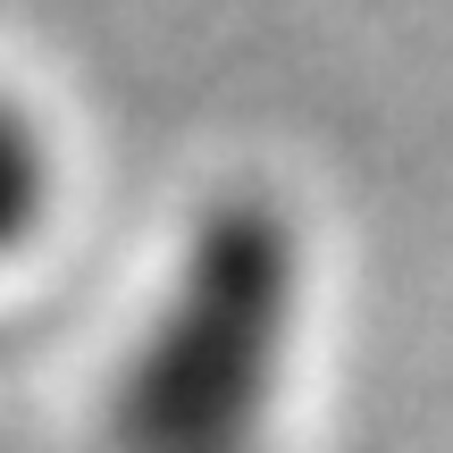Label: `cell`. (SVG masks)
<instances>
[{
    "instance_id": "obj_2",
    "label": "cell",
    "mask_w": 453,
    "mask_h": 453,
    "mask_svg": "<svg viewBox=\"0 0 453 453\" xmlns=\"http://www.w3.org/2000/svg\"><path fill=\"white\" fill-rule=\"evenodd\" d=\"M76 211V143H67L50 93L0 67V286L34 277Z\"/></svg>"
},
{
    "instance_id": "obj_1",
    "label": "cell",
    "mask_w": 453,
    "mask_h": 453,
    "mask_svg": "<svg viewBox=\"0 0 453 453\" xmlns=\"http://www.w3.org/2000/svg\"><path fill=\"white\" fill-rule=\"evenodd\" d=\"M311 353V252L286 202L226 194L143 277L84 453H277Z\"/></svg>"
},
{
    "instance_id": "obj_3",
    "label": "cell",
    "mask_w": 453,
    "mask_h": 453,
    "mask_svg": "<svg viewBox=\"0 0 453 453\" xmlns=\"http://www.w3.org/2000/svg\"><path fill=\"white\" fill-rule=\"evenodd\" d=\"M0 453H42V445H0Z\"/></svg>"
}]
</instances>
